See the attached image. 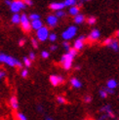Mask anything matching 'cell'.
Listing matches in <instances>:
<instances>
[{
  "label": "cell",
  "mask_w": 119,
  "mask_h": 120,
  "mask_svg": "<svg viewBox=\"0 0 119 120\" xmlns=\"http://www.w3.org/2000/svg\"><path fill=\"white\" fill-rule=\"evenodd\" d=\"M0 63L2 64H5L9 65V67H17L19 68H22V64L17 60L16 58L12 57V56H9L7 54H4V53H0Z\"/></svg>",
  "instance_id": "1"
},
{
  "label": "cell",
  "mask_w": 119,
  "mask_h": 120,
  "mask_svg": "<svg viewBox=\"0 0 119 120\" xmlns=\"http://www.w3.org/2000/svg\"><path fill=\"white\" fill-rule=\"evenodd\" d=\"M26 8V5L23 1H20V0H16V1H12V4L10 6L11 12H13L14 14H19L21 10H23Z\"/></svg>",
  "instance_id": "2"
},
{
  "label": "cell",
  "mask_w": 119,
  "mask_h": 120,
  "mask_svg": "<svg viewBox=\"0 0 119 120\" xmlns=\"http://www.w3.org/2000/svg\"><path fill=\"white\" fill-rule=\"evenodd\" d=\"M21 26H22V30L25 32H29L32 29L31 28V22H29L28 17L25 13L21 15Z\"/></svg>",
  "instance_id": "3"
},
{
  "label": "cell",
  "mask_w": 119,
  "mask_h": 120,
  "mask_svg": "<svg viewBox=\"0 0 119 120\" xmlns=\"http://www.w3.org/2000/svg\"><path fill=\"white\" fill-rule=\"evenodd\" d=\"M73 57L70 55V54L67 53L64 55L62 56V59H61V63L63 64V68L64 69H69L71 68V65H72V61H73Z\"/></svg>",
  "instance_id": "4"
},
{
  "label": "cell",
  "mask_w": 119,
  "mask_h": 120,
  "mask_svg": "<svg viewBox=\"0 0 119 120\" xmlns=\"http://www.w3.org/2000/svg\"><path fill=\"white\" fill-rule=\"evenodd\" d=\"M77 32V28L76 26H68L65 30L63 32L62 34V36L64 40H69L71 38H73L75 36V34Z\"/></svg>",
  "instance_id": "5"
},
{
  "label": "cell",
  "mask_w": 119,
  "mask_h": 120,
  "mask_svg": "<svg viewBox=\"0 0 119 120\" xmlns=\"http://www.w3.org/2000/svg\"><path fill=\"white\" fill-rule=\"evenodd\" d=\"M49 29L47 28L46 26H43V27H41L39 30H37L36 32V36H37V39L41 42H43L45 40L48 39L49 37Z\"/></svg>",
  "instance_id": "6"
},
{
  "label": "cell",
  "mask_w": 119,
  "mask_h": 120,
  "mask_svg": "<svg viewBox=\"0 0 119 120\" xmlns=\"http://www.w3.org/2000/svg\"><path fill=\"white\" fill-rule=\"evenodd\" d=\"M49 80L53 86H59L64 82V78L61 75H51L49 77Z\"/></svg>",
  "instance_id": "7"
},
{
  "label": "cell",
  "mask_w": 119,
  "mask_h": 120,
  "mask_svg": "<svg viewBox=\"0 0 119 120\" xmlns=\"http://www.w3.org/2000/svg\"><path fill=\"white\" fill-rule=\"evenodd\" d=\"M84 40H85V36H79L78 38H77L74 42V44H73V48L76 50V51H78V50H82V48L84 47Z\"/></svg>",
  "instance_id": "8"
},
{
  "label": "cell",
  "mask_w": 119,
  "mask_h": 120,
  "mask_svg": "<svg viewBox=\"0 0 119 120\" xmlns=\"http://www.w3.org/2000/svg\"><path fill=\"white\" fill-rule=\"evenodd\" d=\"M47 23L50 27H55L58 25V18L55 15H50L47 17Z\"/></svg>",
  "instance_id": "9"
},
{
  "label": "cell",
  "mask_w": 119,
  "mask_h": 120,
  "mask_svg": "<svg viewBox=\"0 0 119 120\" xmlns=\"http://www.w3.org/2000/svg\"><path fill=\"white\" fill-rule=\"evenodd\" d=\"M49 7H50V9L58 12V11H62L65 7V6H64L63 2H53V3L50 4Z\"/></svg>",
  "instance_id": "10"
},
{
  "label": "cell",
  "mask_w": 119,
  "mask_h": 120,
  "mask_svg": "<svg viewBox=\"0 0 119 120\" xmlns=\"http://www.w3.org/2000/svg\"><path fill=\"white\" fill-rule=\"evenodd\" d=\"M9 103H10L11 107L14 110H17L18 109H19V101H18V98L16 97V96H12V97L10 98Z\"/></svg>",
  "instance_id": "11"
},
{
  "label": "cell",
  "mask_w": 119,
  "mask_h": 120,
  "mask_svg": "<svg viewBox=\"0 0 119 120\" xmlns=\"http://www.w3.org/2000/svg\"><path fill=\"white\" fill-rule=\"evenodd\" d=\"M100 36V32L99 29H93L91 33L89 34V39H91L92 41H95V40L99 39Z\"/></svg>",
  "instance_id": "12"
},
{
  "label": "cell",
  "mask_w": 119,
  "mask_h": 120,
  "mask_svg": "<svg viewBox=\"0 0 119 120\" xmlns=\"http://www.w3.org/2000/svg\"><path fill=\"white\" fill-rule=\"evenodd\" d=\"M41 27H43V22H42L41 20L32 21L31 22V28L35 29V30H39Z\"/></svg>",
  "instance_id": "13"
},
{
  "label": "cell",
  "mask_w": 119,
  "mask_h": 120,
  "mask_svg": "<svg viewBox=\"0 0 119 120\" xmlns=\"http://www.w3.org/2000/svg\"><path fill=\"white\" fill-rule=\"evenodd\" d=\"M106 86H108V89L114 90V89L117 87V82H116V80H114V79H109L108 82H106Z\"/></svg>",
  "instance_id": "14"
},
{
  "label": "cell",
  "mask_w": 119,
  "mask_h": 120,
  "mask_svg": "<svg viewBox=\"0 0 119 120\" xmlns=\"http://www.w3.org/2000/svg\"><path fill=\"white\" fill-rule=\"evenodd\" d=\"M11 22H12V23H14V25H19V23H21V15L14 14L12 16Z\"/></svg>",
  "instance_id": "15"
},
{
  "label": "cell",
  "mask_w": 119,
  "mask_h": 120,
  "mask_svg": "<svg viewBox=\"0 0 119 120\" xmlns=\"http://www.w3.org/2000/svg\"><path fill=\"white\" fill-rule=\"evenodd\" d=\"M70 84H71V85H72V87H74V88H81V87H82L81 81H79L77 78H71Z\"/></svg>",
  "instance_id": "16"
},
{
  "label": "cell",
  "mask_w": 119,
  "mask_h": 120,
  "mask_svg": "<svg viewBox=\"0 0 119 120\" xmlns=\"http://www.w3.org/2000/svg\"><path fill=\"white\" fill-rule=\"evenodd\" d=\"M79 7H78V6H72V7H70V9H69V14L71 15V16H77V15H78L79 14Z\"/></svg>",
  "instance_id": "17"
},
{
  "label": "cell",
  "mask_w": 119,
  "mask_h": 120,
  "mask_svg": "<svg viewBox=\"0 0 119 120\" xmlns=\"http://www.w3.org/2000/svg\"><path fill=\"white\" fill-rule=\"evenodd\" d=\"M84 21H85V17L82 14H78L77 16L74 17V22L75 23H82Z\"/></svg>",
  "instance_id": "18"
},
{
  "label": "cell",
  "mask_w": 119,
  "mask_h": 120,
  "mask_svg": "<svg viewBox=\"0 0 119 120\" xmlns=\"http://www.w3.org/2000/svg\"><path fill=\"white\" fill-rule=\"evenodd\" d=\"M108 47L111 48V49L114 50V51H118L119 50V43H118V41L117 40H112V42L110 43V45Z\"/></svg>",
  "instance_id": "19"
},
{
  "label": "cell",
  "mask_w": 119,
  "mask_h": 120,
  "mask_svg": "<svg viewBox=\"0 0 119 120\" xmlns=\"http://www.w3.org/2000/svg\"><path fill=\"white\" fill-rule=\"evenodd\" d=\"M28 19L31 20V22H32V21H37V20H40V16H39L38 14L32 13V14H30V15L28 16Z\"/></svg>",
  "instance_id": "20"
},
{
  "label": "cell",
  "mask_w": 119,
  "mask_h": 120,
  "mask_svg": "<svg viewBox=\"0 0 119 120\" xmlns=\"http://www.w3.org/2000/svg\"><path fill=\"white\" fill-rule=\"evenodd\" d=\"M22 62H23V64H25L26 68H29L31 65V61L28 59V57H23Z\"/></svg>",
  "instance_id": "21"
},
{
  "label": "cell",
  "mask_w": 119,
  "mask_h": 120,
  "mask_svg": "<svg viewBox=\"0 0 119 120\" xmlns=\"http://www.w3.org/2000/svg\"><path fill=\"white\" fill-rule=\"evenodd\" d=\"M111 110V106H110V105H104L102 109H100V111L102 112H105V113H108V112H109Z\"/></svg>",
  "instance_id": "22"
},
{
  "label": "cell",
  "mask_w": 119,
  "mask_h": 120,
  "mask_svg": "<svg viewBox=\"0 0 119 120\" xmlns=\"http://www.w3.org/2000/svg\"><path fill=\"white\" fill-rule=\"evenodd\" d=\"M63 4H64L65 7H67V6H70V7H72V6H75L76 1L75 0H67V1L63 2Z\"/></svg>",
  "instance_id": "23"
},
{
  "label": "cell",
  "mask_w": 119,
  "mask_h": 120,
  "mask_svg": "<svg viewBox=\"0 0 119 120\" xmlns=\"http://www.w3.org/2000/svg\"><path fill=\"white\" fill-rule=\"evenodd\" d=\"M96 22H97V19L95 17H90V18H88V19H87V22L89 23V25H91V26L95 25Z\"/></svg>",
  "instance_id": "24"
},
{
  "label": "cell",
  "mask_w": 119,
  "mask_h": 120,
  "mask_svg": "<svg viewBox=\"0 0 119 120\" xmlns=\"http://www.w3.org/2000/svg\"><path fill=\"white\" fill-rule=\"evenodd\" d=\"M17 118L18 120H27L26 116L22 112H17Z\"/></svg>",
  "instance_id": "25"
},
{
  "label": "cell",
  "mask_w": 119,
  "mask_h": 120,
  "mask_svg": "<svg viewBox=\"0 0 119 120\" xmlns=\"http://www.w3.org/2000/svg\"><path fill=\"white\" fill-rule=\"evenodd\" d=\"M48 39H49L51 42H55V41L57 40V34H56V33H54V32L50 33V34H49Z\"/></svg>",
  "instance_id": "26"
},
{
  "label": "cell",
  "mask_w": 119,
  "mask_h": 120,
  "mask_svg": "<svg viewBox=\"0 0 119 120\" xmlns=\"http://www.w3.org/2000/svg\"><path fill=\"white\" fill-rule=\"evenodd\" d=\"M57 101L60 103V104H65L67 103V100H65L63 96H58L57 97Z\"/></svg>",
  "instance_id": "27"
},
{
  "label": "cell",
  "mask_w": 119,
  "mask_h": 120,
  "mask_svg": "<svg viewBox=\"0 0 119 120\" xmlns=\"http://www.w3.org/2000/svg\"><path fill=\"white\" fill-rule=\"evenodd\" d=\"M21 75H22V77H23V78L27 77V75H28V71H27V69H26V68L22 69V71H21Z\"/></svg>",
  "instance_id": "28"
},
{
  "label": "cell",
  "mask_w": 119,
  "mask_h": 120,
  "mask_svg": "<svg viewBox=\"0 0 119 120\" xmlns=\"http://www.w3.org/2000/svg\"><path fill=\"white\" fill-rule=\"evenodd\" d=\"M57 18H63V17H64L65 16V13L63 11H58V12H56V15H55Z\"/></svg>",
  "instance_id": "29"
},
{
  "label": "cell",
  "mask_w": 119,
  "mask_h": 120,
  "mask_svg": "<svg viewBox=\"0 0 119 120\" xmlns=\"http://www.w3.org/2000/svg\"><path fill=\"white\" fill-rule=\"evenodd\" d=\"M67 53H68V54H70V55L72 56L73 58H74V57H75V56L77 55V51H76V50L74 49V48H70V50H69V51H68Z\"/></svg>",
  "instance_id": "30"
},
{
  "label": "cell",
  "mask_w": 119,
  "mask_h": 120,
  "mask_svg": "<svg viewBox=\"0 0 119 120\" xmlns=\"http://www.w3.org/2000/svg\"><path fill=\"white\" fill-rule=\"evenodd\" d=\"M31 44H32V46H33L34 49H37V48H38V42H37L36 39L31 38Z\"/></svg>",
  "instance_id": "31"
},
{
  "label": "cell",
  "mask_w": 119,
  "mask_h": 120,
  "mask_svg": "<svg viewBox=\"0 0 119 120\" xmlns=\"http://www.w3.org/2000/svg\"><path fill=\"white\" fill-rule=\"evenodd\" d=\"M99 94H100V98H106V96H108V93H106L104 89H103V90H100Z\"/></svg>",
  "instance_id": "32"
},
{
  "label": "cell",
  "mask_w": 119,
  "mask_h": 120,
  "mask_svg": "<svg viewBox=\"0 0 119 120\" xmlns=\"http://www.w3.org/2000/svg\"><path fill=\"white\" fill-rule=\"evenodd\" d=\"M49 52H47V51H42L41 52V57H42L43 59H47V58H49Z\"/></svg>",
  "instance_id": "33"
},
{
  "label": "cell",
  "mask_w": 119,
  "mask_h": 120,
  "mask_svg": "<svg viewBox=\"0 0 119 120\" xmlns=\"http://www.w3.org/2000/svg\"><path fill=\"white\" fill-rule=\"evenodd\" d=\"M111 42H112V38H106V39H104V44L106 45V46H109Z\"/></svg>",
  "instance_id": "34"
},
{
  "label": "cell",
  "mask_w": 119,
  "mask_h": 120,
  "mask_svg": "<svg viewBox=\"0 0 119 120\" xmlns=\"http://www.w3.org/2000/svg\"><path fill=\"white\" fill-rule=\"evenodd\" d=\"M28 59L30 60V61H34L35 60V54L33 52H30L28 54Z\"/></svg>",
  "instance_id": "35"
},
{
  "label": "cell",
  "mask_w": 119,
  "mask_h": 120,
  "mask_svg": "<svg viewBox=\"0 0 119 120\" xmlns=\"http://www.w3.org/2000/svg\"><path fill=\"white\" fill-rule=\"evenodd\" d=\"M6 76V72L4 70H2V69H0V81H1L4 77Z\"/></svg>",
  "instance_id": "36"
},
{
  "label": "cell",
  "mask_w": 119,
  "mask_h": 120,
  "mask_svg": "<svg viewBox=\"0 0 119 120\" xmlns=\"http://www.w3.org/2000/svg\"><path fill=\"white\" fill-rule=\"evenodd\" d=\"M63 48L65 50H67V52L70 50V46L68 44V42H63Z\"/></svg>",
  "instance_id": "37"
},
{
  "label": "cell",
  "mask_w": 119,
  "mask_h": 120,
  "mask_svg": "<svg viewBox=\"0 0 119 120\" xmlns=\"http://www.w3.org/2000/svg\"><path fill=\"white\" fill-rule=\"evenodd\" d=\"M25 44H26V39H25V38H22V39H20V40H19V46L22 47Z\"/></svg>",
  "instance_id": "38"
},
{
  "label": "cell",
  "mask_w": 119,
  "mask_h": 120,
  "mask_svg": "<svg viewBox=\"0 0 119 120\" xmlns=\"http://www.w3.org/2000/svg\"><path fill=\"white\" fill-rule=\"evenodd\" d=\"M104 91L108 93V94H111V95L114 94V90H111V89H108V88H104Z\"/></svg>",
  "instance_id": "39"
},
{
  "label": "cell",
  "mask_w": 119,
  "mask_h": 120,
  "mask_svg": "<svg viewBox=\"0 0 119 120\" xmlns=\"http://www.w3.org/2000/svg\"><path fill=\"white\" fill-rule=\"evenodd\" d=\"M91 101H92L91 96H86V97L84 98V101H85V103H90Z\"/></svg>",
  "instance_id": "40"
},
{
  "label": "cell",
  "mask_w": 119,
  "mask_h": 120,
  "mask_svg": "<svg viewBox=\"0 0 119 120\" xmlns=\"http://www.w3.org/2000/svg\"><path fill=\"white\" fill-rule=\"evenodd\" d=\"M23 2H25L26 5H28V6H31L33 4V2L31 1V0H26V1H23Z\"/></svg>",
  "instance_id": "41"
},
{
  "label": "cell",
  "mask_w": 119,
  "mask_h": 120,
  "mask_svg": "<svg viewBox=\"0 0 119 120\" xmlns=\"http://www.w3.org/2000/svg\"><path fill=\"white\" fill-rule=\"evenodd\" d=\"M56 49H57V46H56V45H51V46H50V50H51V51H55Z\"/></svg>",
  "instance_id": "42"
},
{
  "label": "cell",
  "mask_w": 119,
  "mask_h": 120,
  "mask_svg": "<svg viewBox=\"0 0 119 120\" xmlns=\"http://www.w3.org/2000/svg\"><path fill=\"white\" fill-rule=\"evenodd\" d=\"M37 110H38L39 112H42V111H43V107L41 106V105H37Z\"/></svg>",
  "instance_id": "43"
},
{
  "label": "cell",
  "mask_w": 119,
  "mask_h": 120,
  "mask_svg": "<svg viewBox=\"0 0 119 120\" xmlns=\"http://www.w3.org/2000/svg\"><path fill=\"white\" fill-rule=\"evenodd\" d=\"M5 4H6V5H8V6H11L12 1H10V0H6V1H5Z\"/></svg>",
  "instance_id": "44"
},
{
  "label": "cell",
  "mask_w": 119,
  "mask_h": 120,
  "mask_svg": "<svg viewBox=\"0 0 119 120\" xmlns=\"http://www.w3.org/2000/svg\"><path fill=\"white\" fill-rule=\"evenodd\" d=\"M45 120H53V118H51V117H46Z\"/></svg>",
  "instance_id": "45"
},
{
  "label": "cell",
  "mask_w": 119,
  "mask_h": 120,
  "mask_svg": "<svg viewBox=\"0 0 119 120\" xmlns=\"http://www.w3.org/2000/svg\"><path fill=\"white\" fill-rule=\"evenodd\" d=\"M117 36H118V37H119V30H118V31H117Z\"/></svg>",
  "instance_id": "46"
}]
</instances>
